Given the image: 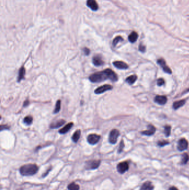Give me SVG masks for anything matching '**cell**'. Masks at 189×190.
I'll use <instances>...</instances> for the list:
<instances>
[{"label": "cell", "instance_id": "obj_36", "mask_svg": "<svg viewBox=\"0 0 189 190\" xmlns=\"http://www.w3.org/2000/svg\"><path fill=\"white\" fill-rule=\"evenodd\" d=\"M51 168H50L49 169H48V171H47V172H45V174H44L42 175V177H46V176L48 174V173L50 171H51Z\"/></svg>", "mask_w": 189, "mask_h": 190}, {"label": "cell", "instance_id": "obj_19", "mask_svg": "<svg viewBox=\"0 0 189 190\" xmlns=\"http://www.w3.org/2000/svg\"><path fill=\"white\" fill-rule=\"evenodd\" d=\"M185 102H186V101L185 100L177 101L173 103V107L175 110H177V109L179 108L180 107H182V106H184L185 105Z\"/></svg>", "mask_w": 189, "mask_h": 190}, {"label": "cell", "instance_id": "obj_1", "mask_svg": "<svg viewBox=\"0 0 189 190\" xmlns=\"http://www.w3.org/2000/svg\"><path fill=\"white\" fill-rule=\"evenodd\" d=\"M89 79L91 82H101L106 80H110L113 82H116L118 80V76L112 69L107 68L104 71L96 72L91 75Z\"/></svg>", "mask_w": 189, "mask_h": 190}, {"label": "cell", "instance_id": "obj_35", "mask_svg": "<svg viewBox=\"0 0 189 190\" xmlns=\"http://www.w3.org/2000/svg\"><path fill=\"white\" fill-rule=\"evenodd\" d=\"M29 103V101L28 100H26L24 102V103H23V107H27V106H28Z\"/></svg>", "mask_w": 189, "mask_h": 190}, {"label": "cell", "instance_id": "obj_38", "mask_svg": "<svg viewBox=\"0 0 189 190\" xmlns=\"http://www.w3.org/2000/svg\"><path fill=\"white\" fill-rule=\"evenodd\" d=\"M17 190H22V189L20 188V189H17Z\"/></svg>", "mask_w": 189, "mask_h": 190}, {"label": "cell", "instance_id": "obj_9", "mask_svg": "<svg viewBox=\"0 0 189 190\" xmlns=\"http://www.w3.org/2000/svg\"><path fill=\"white\" fill-rule=\"evenodd\" d=\"M157 62L158 63H159V65L162 67L163 71L169 74H172V71L171 70V69L169 68L167 65H166V62L163 59V58H160V59H159L158 60Z\"/></svg>", "mask_w": 189, "mask_h": 190}, {"label": "cell", "instance_id": "obj_2", "mask_svg": "<svg viewBox=\"0 0 189 190\" xmlns=\"http://www.w3.org/2000/svg\"><path fill=\"white\" fill-rule=\"evenodd\" d=\"M38 171V167L36 164H26L21 166L19 172L23 176H30L35 175Z\"/></svg>", "mask_w": 189, "mask_h": 190}, {"label": "cell", "instance_id": "obj_16", "mask_svg": "<svg viewBox=\"0 0 189 190\" xmlns=\"http://www.w3.org/2000/svg\"><path fill=\"white\" fill-rule=\"evenodd\" d=\"M154 188V185L150 181H146L143 184L140 190H153Z\"/></svg>", "mask_w": 189, "mask_h": 190}, {"label": "cell", "instance_id": "obj_15", "mask_svg": "<svg viewBox=\"0 0 189 190\" xmlns=\"http://www.w3.org/2000/svg\"><path fill=\"white\" fill-rule=\"evenodd\" d=\"M155 102L159 105H165L167 102V98L165 96H159L158 95L155 97Z\"/></svg>", "mask_w": 189, "mask_h": 190}, {"label": "cell", "instance_id": "obj_14", "mask_svg": "<svg viewBox=\"0 0 189 190\" xmlns=\"http://www.w3.org/2000/svg\"><path fill=\"white\" fill-rule=\"evenodd\" d=\"M155 131H156V129H155V127L154 126L150 125L148 126V130L143 131L141 133L146 136H151L154 135V133L155 132Z\"/></svg>", "mask_w": 189, "mask_h": 190}, {"label": "cell", "instance_id": "obj_8", "mask_svg": "<svg viewBox=\"0 0 189 190\" xmlns=\"http://www.w3.org/2000/svg\"><path fill=\"white\" fill-rule=\"evenodd\" d=\"M188 142L185 138H181L180 139L177 144V149L180 151H183L186 150L188 147Z\"/></svg>", "mask_w": 189, "mask_h": 190}, {"label": "cell", "instance_id": "obj_37", "mask_svg": "<svg viewBox=\"0 0 189 190\" xmlns=\"http://www.w3.org/2000/svg\"><path fill=\"white\" fill-rule=\"evenodd\" d=\"M169 190H179L175 187H171L169 188Z\"/></svg>", "mask_w": 189, "mask_h": 190}, {"label": "cell", "instance_id": "obj_22", "mask_svg": "<svg viewBox=\"0 0 189 190\" xmlns=\"http://www.w3.org/2000/svg\"><path fill=\"white\" fill-rule=\"evenodd\" d=\"M137 80V76L136 75H132L127 78L126 82L129 85H133Z\"/></svg>", "mask_w": 189, "mask_h": 190}, {"label": "cell", "instance_id": "obj_17", "mask_svg": "<svg viewBox=\"0 0 189 190\" xmlns=\"http://www.w3.org/2000/svg\"><path fill=\"white\" fill-rule=\"evenodd\" d=\"M73 122H70L67 125H66L65 127L62 128V129H60L59 131V133L60 134H65L67 132H68L69 131V130L73 127Z\"/></svg>", "mask_w": 189, "mask_h": 190}, {"label": "cell", "instance_id": "obj_25", "mask_svg": "<svg viewBox=\"0 0 189 190\" xmlns=\"http://www.w3.org/2000/svg\"><path fill=\"white\" fill-rule=\"evenodd\" d=\"M60 104H61V101L60 100H58L56 102V103H55V108L54 110L53 111L54 113H57L59 112L60 110Z\"/></svg>", "mask_w": 189, "mask_h": 190}, {"label": "cell", "instance_id": "obj_23", "mask_svg": "<svg viewBox=\"0 0 189 190\" xmlns=\"http://www.w3.org/2000/svg\"><path fill=\"white\" fill-rule=\"evenodd\" d=\"M79 186L74 182L69 184L68 186V189L69 190H79Z\"/></svg>", "mask_w": 189, "mask_h": 190}, {"label": "cell", "instance_id": "obj_31", "mask_svg": "<svg viewBox=\"0 0 189 190\" xmlns=\"http://www.w3.org/2000/svg\"><path fill=\"white\" fill-rule=\"evenodd\" d=\"M158 145H159V146H160L161 147H163V146H164L165 145H168L169 142L168 141H159V142H158Z\"/></svg>", "mask_w": 189, "mask_h": 190}, {"label": "cell", "instance_id": "obj_13", "mask_svg": "<svg viewBox=\"0 0 189 190\" xmlns=\"http://www.w3.org/2000/svg\"><path fill=\"white\" fill-rule=\"evenodd\" d=\"M66 121L64 120H59L58 121L52 122V124L50 125V128L52 129H55V128H57L58 127H60L62 126L64 124H65Z\"/></svg>", "mask_w": 189, "mask_h": 190}, {"label": "cell", "instance_id": "obj_33", "mask_svg": "<svg viewBox=\"0 0 189 190\" xmlns=\"http://www.w3.org/2000/svg\"><path fill=\"white\" fill-rule=\"evenodd\" d=\"M83 51H84L86 56H88L90 54V50L87 48V47H85V48L83 49Z\"/></svg>", "mask_w": 189, "mask_h": 190}, {"label": "cell", "instance_id": "obj_18", "mask_svg": "<svg viewBox=\"0 0 189 190\" xmlns=\"http://www.w3.org/2000/svg\"><path fill=\"white\" fill-rule=\"evenodd\" d=\"M25 74H26V69H25L23 66H22L20 68V69H19L18 72V76L17 79L18 82H19L21 80L24 79Z\"/></svg>", "mask_w": 189, "mask_h": 190}, {"label": "cell", "instance_id": "obj_10", "mask_svg": "<svg viewBox=\"0 0 189 190\" xmlns=\"http://www.w3.org/2000/svg\"><path fill=\"white\" fill-rule=\"evenodd\" d=\"M113 64L116 68H117L118 69H126L128 68L129 67L128 65L126 63L123 62V61H114V62H113Z\"/></svg>", "mask_w": 189, "mask_h": 190}, {"label": "cell", "instance_id": "obj_27", "mask_svg": "<svg viewBox=\"0 0 189 190\" xmlns=\"http://www.w3.org/2000/svg\"><path fill=\"white\" fill-rule=\"evenodd\" d=\"M122 41H123V38H122L121 36H117V37H116L114 39V40L113 41V45L114 46H115L116 44L119 42Z\"/></svg>", "mask_w": 189, "mask_h": 190}, {"label": "cell", "instance_id": "obj_34", "mask_svg": "<svg viewBox=\"0 0 189 190\" xmlns=\"http://www.w3.org/2000/svg\"><path fill=\"white\" fill-rule=\"evenodd\" d=\"M9 127H8L6 125H1V131H3L4 130H8Z\"/></svg>", "mask_w": 189, "mask_h": 190}, {"label": "cell", "instance_id": "obj_24", "mask_svg": "<svg viewBox=\"0 0 189 190\" xmlns=\"http://www.w3.org/2000/svg\"><path fill=\"white\" fill-rule=\"evenodd\" d=\"M33 122V117L30 116H27L24 117L23 119V122L27 125H30L32 124Z\"/></svg>", "mask_w": 189, "mask_h": 190}, {"label": "cell", "instance_id": "obj_26", "mask_svg": "<svg viewBox=\"0 0 189 190\" xmlns=\"http://www.w3.org/2000/svg\"><path fill=\"white\" fill-rule=\"evenodd\" d=\"M189 160V156L186 153H185L182 156V160H181V163L182 164H185Z\"/></svg>", "mask_w": 189, "mask_h": 190}, {"label": "cell", "instance_id": "obj_11", "mask_svg": "<svg viewBox=\"0 0 189 190\" xmlns=\"http://www.w3.org/2000/svg\"><path fill=\"white\" fill-rule=\"evenodd\" d=\"M87 5L93 11H96L98 10V5L96 0H87Z\"/></svg>", "mask_w": 189, "mask_h": 190}, {"label": "cell", "instance_id": "obj_29", "mask_svg": "<svg viewBox=\"0 0 189 190\" xmlns=\"http://www.w3.org/2000/svg\"><path fill=\"white\" fill-rule=\"evenodd\" d=\"M124 147V143L123 140H121L120 145H119V149H118V152L119 153H121L122 151H123V149Z\"/></svg>", "mask_w": 189, "mask_h": 190}, {"label": "cell", "instance_id": "obj_20", "mask_svg": "<svg viewBox=\"0 0 189 190\" xmlns=\"http://www.w3.org/2000/svg\"><path fill=\"white\" fill-rule=\"evenodd\" d=\"M138 37V34L136 32H132L129 35L128 37V40L131 43H134L137 41Z\"/></svg>", "mask_w": 189, "mask_h": 190}, {"label": "cell", "instance_id": "obj_28", "mask_svg": "<svg viewBox=\"0 0 189 190\" xmlns=\"http://www.w3.org/2000/svg\"><path fill=\"white\" fill-rule=\"evenodd\" d=\"M164 132L165 134V136L166 137H168L170 136L171 133V127L170 126H166L165 127Z\"/></svg>", "mask_w": 189, "mask_h": 190}, {"label": "cell", "instance_id": "obj_32", "mask_svg": "<svg viewBox=\"0 0 189 190\" xmlns=\"http://www.w3.org/2000/svg\"><path fill=\"white\" fill-rule=\"evenodd\" d=\"M139 51L142 52H144L145 51V46L143 45L142 44H140L139 45Z\"/></svg>", "mask_w": 189, "mask_h": 190}, {"label": "cell", "instance_id": "obj_21", "mask_svg": "<svg viewBox=\"0 0 189 190\" xmlns=\"http://www.w3.org/2000/svg\"><path fill=\"white\" fill-rule=\"evenodd\" d=\"M80 134H81V131H80V130H77L76 132L73 133V136L72 137V141L75 142V143H76V142L78 141L80 137Z\"/></svg>", "mask_w": 189, "mask_h": 190}, {"label": "cell", "instance_id": "obj_12", "mask_svg": "<svg viewBox=\"0 0 189 190\" xmlns=\"http://www.w3.org/2000/svg\"><path fill=\"white\" fill-rule=\"evenodd\" d=\"M93 63L94 66H101L103 65H104V62L103 61L101 56L96 55L93 57Z\"/></svg>", "mask_w": 189, "mask_h": 190}, {"label": "cell", "instance_id": "obj_4", "mask_svg": "<svg viewBox=\"0 0 189 190\" xmlns=\"http://www.w3.org/2000/svg\"><path fill=\"white\" fill-rule=\"evenodd\" d=\"M120 135L119 131L116 129H113L110 132L109 135V142L111 144H115L117 142L118 138Z\"/></svg>", "mask_w": 189, "mask_h": 190}, {"label": "cell", "instance_id": "obj_6", "mask_svg": "<svg viewBox=\"0 0 189 190\" xmlns=\"http://www.w3.org/2000/svg\"><path fill=\"white\" fill-rule=\"evenodd\" d=\"M101 136L95 133L90 134L87 137V141L89 144L91 145L97 144L99 142Z\"/></svg>", "mask_w": 189, "mask_h": 190}, {"label": "cell", "instance_id": "obj_5", "mask_svg": "<svg viewBox=\"0 0 189 190\" xmlns=\"http://www.w3.org/2000/svg\"><path fill=\"white\" fill-rule=\"evenodd\" d=\"M129 167L128 162L127 161H124L118 163L116 168H117V171L119 173H120V174H123L128 170Z\"/></svg>", "mask_w": 189, "mask_h": 190}, {"label": "cell", "instance_id": "obj_3", "mask_svg": "<svg viewBox=\"0 0 189 190\" xmlns=\"http://www.w3.org/2000/svg\"><path fill=\"white\" fill-rule=\"evenodd\" d=\"M101 161L92 160L88 161L85 162V168L87 170H96L98 169L101 164Z\"/></svg>", "mask_w": 189, "mask_h": 190}, {"label": "cell", "instance_id": "obj_7", "mask_svg": "<svg viewBox=\"0 0 189 190\" xmlns=\"http://www.w3.org/2000/svg\"><path fill=\"white\" fill-rule=\"evenodd\" d=\"M113 89V86L110 85H104L101 86V87L96 88L94 91V93L96 94H101L107 91L111 90Z\"/></svg>", "mask_w": 189, "mask_h": 190}, {"label": "cell", "instance_id": "obj_30", "mask_svg": "<svg viewBox=\"0 0 189 190\" xmlns=\"http://www.w3.org/2000/svg\"><path fill=\"white\" fill-rule=\"evenodd\" d=\"M165 83V81L162 78H160V79H159L157 80V85L159 86H161L164 85Z\"/></svg>", "mask_w": 189, "mask_h": 190}]
</instances>
